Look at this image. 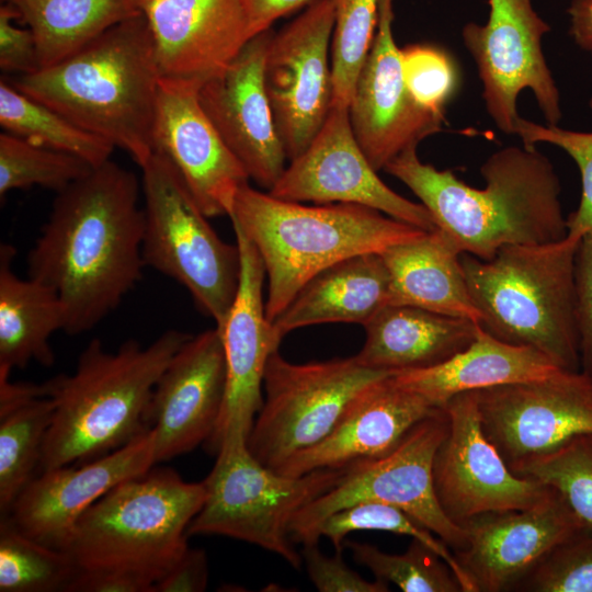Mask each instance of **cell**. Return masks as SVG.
<instances>
[{"instance_id":"7dc6e473","label":"cell","mask_w":592,"mask_h":592,"mask_svg":"<svg viewBox=\"0 0 592 592\" xmlns=\"http://www.w3.org/2000/svg\"><path fill=\"white\" fill-rule=\"evenodd\" d=\"M67 592H153L152 584L117 572L77 571Z\"/></svg>"},{"instance_id":"d4e9b609","label":"cell","mask_w":592,"mask_h":592,"mask_svg":"<svg viewBox=\"0 0 592 592\" xmlns=\"http://www.w3.org/2000/svg\"><path fill=\"white\" fill-rule=\"evenodd\" d=\"M440 409L397 384L392 374L378 378L349 401L321 442L294 454L275 471L295 477L384 457L415 424Z\"/></svg>"},{"instance_id":"836d02e7","label":"cell","mask_w":592,"mask_h":592,"mask_svg":"<svg viewBox=\"0 0 592 592\" xmlns=\"http://www.w3.org/2000/svg\"><path fill=\"white\" fill-rule=\"evenodd\" d=\"M78 569L64 550L24 534L10 515L0 521V591H66Z\"/></svg>"},{"instance_id":"4fadbf2b","label":"cell","mask_w":592,"mask_h":592,"mask_svg":"<svg viewBox=\"0 0 592 592\" xmlns=\"http://www.w3.org/2000/svg\"><path fill=\"white\" fill-rule=\"evenodd\" d=\"M443 408L448 426L434 456L433 485L452 522L464 527L476 516L530 509L555 494L510 469L481 426L474 391L455 395Z\"/></svg>"},{"instance_id":"1f68e13d","label":"cell","mask_w":592,"mask_h":592,"mask_svg":"<svg viewBox=\"0 0 592 592\" xmlns=\"http://www.w3.org/2000/svg\"><path fill=\"white\" fill-rule=\"evenodd\" d=\"M32 31L39 69L83 47L112 26L141 14L139 0H4Z\"/></svg>"},{"instance_id":"c3c4849f","label":"cell","mask_w":592,"mask_h":592,"mask_svg":"<svg viewBox=\"0 0 592 592\" xmlns=\"http://www.w3.org/2000/svg\"><path fill=\"white\" fill-rule=\"evenodd\" d=\"M312 0H242L252 36L269 29L277 19L309 4Z\"/></svg>"},{"instance_id":"5b68a950","label":"cell","mask_w":592,"mask_h":592,"mask_svg":"<svg viewBox=\"0 0 592 592\" xmlns=\"http://www.w3.org/2000/svg\"><path fill=\"white\" fill-rule=\"evenodd\" d=\"M229 218L263 261L269 287L265 312L271 322L326 267L354 255L382 253L426 232L367 206H308L249 183L238 191Z\"/></svg>"},{"instance_id":"603a6c76","label":"cell","mask_w":592,"mask_h":592,"mask_svg":"<svg viewBox=\"0 0 592 592\" xmlns=\"http://www.w3.org/2000/svg\"><path fill=\"white\" fill-rule=\"evenodd\" d=\"M464 527L467 546L454 555L475 592L516 590L551 549L585 531L557 492L530 509L476 516Z\"/></svg>"},{"instance_id":"3957f363","label":"cell","mask_w":592,"mask_h":592,"mask_svg":"<svg viewBox=\"0 0 592 592\" xmlns=\"http://www.w3.org/2000/svg\"><path fill=\"white\" fill-rule=\"evenodd\" d=\"M161 75L144 14L127 19L58 62L11 83L143 167L153 153Z\"/></svg>"},{"instance_id":"4dcf8cb0","label":"cell","mask_w":592,"mask_h":592,"mask_svg":"<svg viewBox=\"0 0 592 592\" xmlns=\"http://www.w3.org/2000/svg\"><path fill=\"white\" fill-rule=\"evenodd\" d=\"M55 401L43 384L12 383L0 371V511L9 514L15 499L38 471Z\"/></svg>"},{"instance_id":"2e32d148","label":"cell","mask_w":592,"mask_h":592,"mask_svg":"<svg viewBox=\"0 0 592 592\" xmlns=\"http://www.w3.org/2000/svg\"><path fill=\"white\" fill-rule=\"evenodd\" d=\"M269 193L291 202L367 206L425 231L436 229L423 204L399 195L378 177L354 136L345 105L332 104L315 138Z\"/></svg>"},{"instance_id":"cb8c5ba5","label":"cell","mask_w":592,"mask_h":592,"mask_svg":"<svg viewBox=\"0 0 592 592\" xmlns=\"http://www.w3.org/2000/svg\"><path fill=\"white\" fill-rule=\"evenodd\" d=\"M161 78L202 84L253 37L242 0H139Z\"/></svg>"},{"instance_id":"8992f818","label":"cell","mask_w":592,"mask_h":592,"mask_svg":"<svg viewBox=\"0 0 592 592\" xmlns=\"http://www.w3.org/2000/svg\"><path fill=\"white\" fill-rule=\"evenodd\" d=\"M580 239L505 246L490 260L460 253L479 326L494 338L534 349L558 367L580 369L574 257Z\"/></svg>"},{"instance_id":"8fae6325","label":"cell","mask_w":592,"mask_h":592,"mask_svg":"<svg viewBox=\"0 0 592 592\" xmlns=\"http://www.w3.org/2000/svg\"><path fill=\"white\" fill-rule=\"evenodd\" d=\"M390 374L362 366L354 356L295 364L274 351L264 371L263 403L247 441L250 453L276 470L321 442L363 387Z\"/></svg>"},{"instance_id":"83f0119b","label":"cell","mask_w":592,"mask_h":592,"mask_svg":"<svg viewBox=\"0 0 592 592\" xmlns=\"http://www.w3.org/2000/svg\"><path fill=\"white\" fill-rule=\"evenodd\" d=\"M559 368L540 352L503 342L479 326L474 341L445 362L392 377L432 406L443 408L455 395L544 378Z\"/></svg>"},{"instance_id":"7bdbcfd3","label":"cell","mask_w":592,"mask_h":592,"mask_svg":"<svg viewBox=\"0 0 592 592\" xmlns=\"http://www.w3.org/2000/svg\"><path fill=\"white\" fill-rule=\"evenodd\" d=\"M308 577L320 592H387L389 583L376 579L365 580L342 559L341 551L328 557L320 553L318 544L305 545L303 549Z\"/></svg>"},{"instance_id":"ee69618b","label":"cell","mask_w":592,"mask_h":592,"mask_svg":"<svg viewBox=\"0 0 592 592\" xmlns=\"http://www.w3.org/2000/svg\"><path fill=\"white\" fill-rule=\"evenodd\" d=\"M574 291L580 369L592 377V232L582 236L577 247Z\"/></svg>"},{"instance_id":"d590c367","label":"cell","mask_w":592,"mask_h":592,"mask_svg":"<svg viewBox=\"0 0 592 592\" xmlns=\"http://www.w3.org/2000/svg\"><path fill=\"white\" fill-rule=\"evenodd\" d=\"M94 167L71 153L46 148L10 133L0 135V196L39 185L60 192Z\"/></svg>"},{"instance_id":"4316f807","label":"cell","mask_w":592,"mask_h":592,"mask_svg":"<svg viewBox=\"0 0 592 592\" xmlns=\"http://www.w3.org/2000/svg\"><path fill=\"white\" fill-rule=\"evenodd\" d=\"M390 275L380 253L337 262L311 277L272 321L277 345L293 330L319 323H366L388 304Z\"/></svg>"},{"instance_id":"f1b7e54d","label":"cell","mask_w":592,"mask_h":592,"mask_svg":"<svg viewBox=\"0 0 592 592\" xmlns=\"http://www.w3.org/2000/svg\"><path fill=\"white\" fill-rule=\"evenodd\" d=\"M380 255L390 275L388 304L415 306L480 323L460 251L443 231H426L389 247Z\"/></svg>"},{"instance_id":"7402d4cb","label":"cell","mask_w":592,"mask_h":592,"mask_svg":"<svg viewBox=\"0 0 592 592\" xmlns=\"http://www.w3.org/2000/svg\"><path fill=\"white\" fill-rule=\"evenodd\" d=\"M232 229L240 252V281L227 319L218 328L226 357L227 385L218 424L208 440L214 452L228 439L248 441L263 403L267 360L278 350L263 301L266 276L263 261L254 244L238 228Z\"/></svg>"},{"instance_id":"ab89813d","label":"cell","mask_w":592,"mask_h":592,"mask_svg":"<svg viewBox=\"0 0 592 592\" xmlns=\"http://www.w3.org/2000/svg\"><path fill=\"white\" fill-rule=\"evenodd\" d=\"M406 86L422 109L444 116L446 104L458 84V72L452 57L442 48L412 44L400 48Z\"/></svg>"},{"instance_id":"9c48e42d","label":"cell","mask_w":592,"mask_h":592,"mask_svg":"<svg viewBox=\"0 0 592 592\" xmlns=\"http://www.w3.org/2000/svg\"><path fill=\"white\" fill-rule=\"evenodd\" d=\"M143 170L145 265L173 278L220 328L236 298L240 252L207 221L174 166L153 151Z\"/></svg>"},{"instance_id":"44dd1931","label":"cell","mask_w":592,"mask_h":592,"mask_svg":"<svg viewBox=\"0 0 592 592\" xmlns=\"http://www.w3.org/2000/svg\"><path fill=\"white\" fill-rule=\"evenodd\" d=\"M156 464L155 435L149 428L93 460L41 471L20 492L8 515L24 534L64 550L77 521L93 503Z\"/></svg>"},{"instance_id":"6da1fadb","label":"cell","mask_w":592,"mask_h":592,"mask_svg":"<svg viewBox=\"0 0 592 592\" xmlns=\"http://www.w3.org/2000/svg\"><path fill=\"white\" fill-rule=\"evenodd\" d=\"M140 189L134 172L107 160L57 192L29 252L27 274L59 295L66 333L94 328L140 280Z\"/></svg>"},{"instance_id":"d6a6232c","label":"cell","mask_w":592,"mask_h":592,"mask_svg":"<svg viewBox=\"0 0 592 592\" xmlns=\"http://www.w3.org/2000/svg\"><path fill=\"white\" fill-rule=\"evenodd\" d=\"M0 124L7 133L75 155L92 167L110 160L114 149L105 138L82 129L3 79L0 81Z\"/></svg>"},{"instance_id":"74e56055","label":"cell","mask_w":592,"mask_h":592,"mask_svg":"<svg viewBox=\"0 0 592 592\" xmlns=\"http://www.w3.org/2000/svg\"><path fill=\"white\" fill-rule=\"evenodd\" d=\"M355 531H382L409 536L424 543L433 549L452 569L464 592L475 589L460 568L454 551L441 538L417 522L401 509L378 501H362L341 509L327 519L318 527V538L327 537L335 551L342 553L343 540Z\"/></svg>"},{"instance_id":"e0dca14e","label":"cell","mask_w":592,"mask_h":592,"mask_svg":"<svg viewBox=\"0 0 592 592\" xmlns=\"http://www.w3.org/2000/svg\"><path fill=\"white\" fill-rule=\"evenodd\" d=\"M394 19V0H379L376 33L349 104L354 136L377 171L440 132L444 122L417 104L406 86Z\"/></svg>"},{"instance_id":"60d3db41","label":"cell","mask_w":592,"mask_h":592,"mask_svg":"<svg viewBox=\"0 0 592 592\" xmlns=\"http://www.w3.org/2000/svg\"><path fill=\"white\" fill-rule=\"evenodd\" d=\"M589 104L592 110V99ZM514 134L523 145H555L576 161L581 174L582 192L578 208L567 218V236L580 239L592 232V132L569 130L549 124L545 126L520 116Z\"/></svg>"},{"instance_id":"f35d334b","label":"cell","mask_w":592,"mask_h":592,"mask_svg":"<svg viewBox=\"0 0 592 592\" xmlns=\"http://www.w3.org/2000/svg\"><path fill=\"white\" fill-rule=\"evenodd\" d=\"M330 1L334 10L331 39L332 104L349 106L376 33L379 0Z\"/></svg>"},{"instance_id":"e575fe53","label":"cell","mask_w":592,"mask_h":592,"mask_svg":"<svg viewBox=\"0 0 592 592\" xmlns=\"http://www.w3.org/2000/svg\"><path fill=\"white\" fill-rule=\"evenodd\" d=\"M555 490L581 525L592 531V433L578 434L553 451L510 467Z\"/></svg>"},{"instance_id":"ac0fdd59","label":"cell","mask_w":592,"mask_h":592,"mask_svg":"<svg viewBox=\"0 0 592 592\" xmlns=\"http://www.w3.org/2000/svg\"><path fill=\"white\" fill-rule=\"evenodd\" d=\"M273 35L269 29L253 36L198 89L200 103L227 147L249 178L267 192L283 174L287 159L264 86V61Z\"/></svg>"},{"instance_id":"8d00e7d4","label":"cell","mask_w":592,"mask_h":592,"mask_svg":"<svg viewBox=\"0 0 592 592\" xmlns=\"http://www.w3.org/2000/svg\"><path fill=\"white\" fill-rule=\"evenodd\" d=\"M346 544L356 563L405 592H463L449 566L419 539L411 538L402 554H388L368 543Z\"/></svg>"},{"instance_id":"ba28073f","label":"cell","mask_w":592,"mask_h":592,"mask_svg":"<svg viewBox=\"0 0 592 592\" xmlns=\"http://www.w3.org/2000/svg\"><path fill=\"white\" fill-rule=\"evenodd\" d=\"M203 480L205 501L187 527V536L220 535L271 551L295 569L301 555L291 538L294 516L337 485L346 467L286 476L261 464L242 437L223 441Z\"/></svg>"},{"instance_id":"7c38bea8","label":"cell","mask_w":592,"mask_h":592,"mask_svg":"<svg viewBox=\"0 0 592 592\" xmlns=\"http://www.w3.org/2000/svg\"><path fill=\"white\" fill-rule=\"evenodd\" d=\"M488 4L487 22H469L462 31L477 66L488 114L500 130L514 134L519 94L530 89L546 122L558 125L562 116L559 90L542 47L550 26L531 0H488Z\"/></svg>"},{"instance_id":"277c9868","label":"cell","mask_w":592,"mask_h":592,"mask_svg":"<svg viewBox=\"0 0 592 592\" xmlns=\"http://www.w3.org/2000/svg\"><path fill=\"white\" fill-rule=\"evenodd\" d=\"M191 337L168 330L146 348L127 340L116 352L91 340L72 374L47 380L55 414L38 471L93 460L149 429L146 414L153 388Z\"/></svg>"},{"instance_id":"30bf717a","label":"cell","mask_w":592,"mask_h":592,"mask_svg":"<svg viewBox=\"0 0 592 592\" xmlns=\"http://www.w3.org/2000/svg\"><path fill=\"white\" fill-rule=\"evenodd\" d=\"M444 408L415 424L388 455L348 466L337 485L300 509L289 534L294 543L318 544L317 531L332 513L362 501L395 505L454 550L467 546L465 527L441 509L433 485V462L446 435Z\"/></svg>"},{"instance_id":"7a4b0ae2","label":"cell","mask_w":592,"mask_h":592,"mask_svg":"<svg viewBox=\"0 0 592 592\" xmlns=\"http://www.w3.org/2000/svg\"><path fill=\"white\" fill-rule=\"evenodd\" d=\"M384 170L413 192L460 253L490 260L505 246L567 237L559 179L535 146H508L490 155L480 167L483 189L423 163L417 148L401 152Z\"/></svg>"},{"instance_id":"bcb514c9","label":"cell","mask_w":592,"mask_h":592,"mask_svg":"<svg viewBox=\"0 0 592 592\" xmlns=\"http://www.w3.org/2000/svg\"><path fill=\"white\" fill-rule=\"evenodd\" d=\"M208 583L206 553L187 548L175 566L155 585V592H202Z\"/></svg>"},{"instance_id":"9a60e30c","label":"cell","mask_w":592,"mask_h":592,"mask_svg":"<svg viewBox=\"0 0 592 592\" xmlns=\"http://www.w3.org/2000/svg\"><path fill=\"white\" fill-rule=\"evenodd\" d=\"M474 394L481 426L509 467L592 433V377L581 369Z\"/></svg>"},{"instance_id":"d6986e66","label":"cell","mask_w":592,"mask_h":592,"mask_svg":"<svg viewBox=\"0 0 592 592\" xmlns=\"http://www.w3.org/2000/svg\"><path fill=\"white\" fill-rule=\"evenodd\" d=\"M200 87L161 78L152 148L174 166L208 218L229 217L238 191L250 178L204 112Z\"/></svg>"},{"instance_id":"681fc988","label":"cell","mask_w":592,"mask_h":592,"mask_svg":"<svg viewBox=\"0 0 592 592\" xmlns=\"http://www.w3.org/2000/svg\"><path fill=\"white\" fill-rule=\"evenodd\" d=\"M568 14L569 33L574 43L592 54V0H571Z\"/></svg>"},{"instance_id":"f6af8a7d","label":"cell","mask_w":592,"mask_h":592,"mask_svg":"<svg viewBox=\"0 0 592 592\" xmlns=\"http://www.w3.org/2000/svg\"><path fill=\"white\" fill-rule=\"evenodd\" d=\"M18 11L8 2L0 7V68L33 73L39 69L35 37L30 29L18 27L13 21Z\"/></svg>"},{"instance_id":"484cf974","label":"cell","mask_w":592,"mask_h":592,"mask_svg":"<svg viewBox=\"0 0 592 592\" xmlns=\"http://www.w3.org/2000/svg\"><path fill=\"white\" fill-rule=\"evenodd\" d=\"M356 361L396 374L439 365L466 349L479 323L409 305L387 304L366 323Z\"/></svg>"},{"instance_id":"b9f144b4","label":"cell","mask_w":592,"mask_h":592,"mask_svg":"<svg viewBox=\"0 0 592 592\" xmlns=\"http://www.w3.org/2000/svg\"><path fill=\"white\" fill-rule=\"evenodd\" d=\"M516 590L592 592V531H582L557 545Z\"/></svg>"},{"instance_id":"f546056e","label":"cell","mask_w":592,"mask_h":592,"mask_svg":"<svg viewBox=\"0 0 592 592\" xmlns=\"http://www.w3.org/2000/svg\"><path fill=\"white\" fill-rule=\"evenodd\" d=\"M15 249L0 247V371L11 373L35 361L52 366L49 344L65 329L66 309L57 292L34 278H21L12 270Z\"/></svg>"},{"instance_id":"ffe728a7","label":"cell","mask_w":592,"mask_h":592,"mask_svg":"<svg viewBox=\"0 0 592 592\" xmlns=\"http://www.w3.org/2000/svg\"><path fill=\"white\" fill-rule=\"evenodd\" d=\"M226 357L218 328L191 337L159 377L146 414L156 462L170 460L207 442L226 395Z\"/></svg>"},{"instance_id":"52a82bcc","label":"cell","mask_w":592,"mask_h":592,"mask_svg":"<svg viewBox=\"0 0 592 592\" xmlns=\"http://www.w3.org/2000/svg\"><path fill=\"white\" fill-rule=\"evenodd\" d=\"M206 497L204 481L171 468L125 480L77 521L64 548L78 571L117 572L153 587L189 548L187 527Z\"/></svg>"},{"instance_id":"5bb4252c","label":"cell","mask_w":592,"mask_h":592,"mask_svg":"<svg viewBox=\"0 0 592 592\" xmlns=\"http://www.w3.org/2000/svg\"><path fill=\"white\" fill-rule=\"evenodd\" d=\"M330 0H312L274 33L264 61V86L287 160L300 155L325 123L333 101Z\"/></svg>"}]
</instances>
